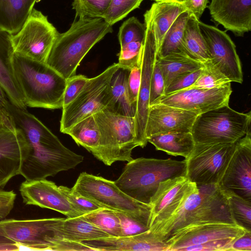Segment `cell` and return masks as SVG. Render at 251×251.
Returning <instances> with one entry per match:
<instances>
[{"label":"cell","mask_w":251,"mask_h":251,"mask_svg":"<svg viewBox=\"0 0 251 251\" xmlns=\"http://www.w3.org/2000/svg\"><path fill=\"white\" fill-rule=\"evenodd\" d=\"M7 109L15 127L23 134L29 150L20 175L25 180L45 179L58 173L75 168L84 157L72 151L61 142L35 116L12 104Z\"/></svg>","instance_id":"obj_1"},{"label":"cell","mask_w":251,"mask_h":251,"mask_svg":"<svg viewBox=\"0 0 251 251\" xmlns=\"http://www.w3.org/2000/svg\"><path fill=\"white\" fill-rule=\"evenodd\" d=\"M113 31L102 18L75 20L69 29L58 34L46 63L67 79L76 75L81 61L98 42Z\"/></svg>","instance_id":"obj_2"},{"label":"cell","mask_w":251,"mask_h":251,"mask_svg":"<svg viewBox=\"0 0 251 251\" xmlns=\"http://www.w3.org/2000/svg\"><path fill=\"white\" fill-rule=\"evenodd\" d=\"M12 64L26 106L62 108L66 79L46 63L14 52Z\"/></svg>","instance_id":"obj_3"},{"label":"cell","mask_w":251,"mask_h":251,"mask_svg":"<svg viewBox=\"0 0 251 251\" xmlns=\"http://www.w3.org/2000/svg\"><path fill=\"white\" fill-rule=\"evenodd\" d=\"M186 173L185 160L140 157L127 162L115 182L130 198L149 205L160 182L186 176Z\"/></svg>","instance_id":"obj_4"},{"label":"cell","mask_w":251,"mask_h":251,"mask_svg":"<svg viewBox=\"0 0 251 251\" xmlns=\"http://www.w3.org/2000/svg\"><path fill=\"white\" fill-rule=\"evenodd\" d=\"M251 112L225 105L198 115L191 133L195 144L235 143L251 130Z\"/></svg>","instance_id":"obj_5"},{"label":"cell","mask_w":251,"mask_h":251,"mask_svg":"<svg viewBox=\"0 0 251 251\" xmlns=\"http://www.w3.org/2000/svg\"><path fill=\"white\" fill-rule=\"evenodd\" d=\"M100 133L98 160L111 166L116 161L133 159L136 140L134 117L119 115L104 109L93 114Z\"/></svg>","instance_id":"obj_6"},{"label":"cell","mask_w":251,"mask_h":251,"mask_svg":"<svg viewBox=\"0 0 251 251\" xmlns=\"http://www.w3.org/2000/svg\"><path fill=\"white\" fill-rule=\"evenodd\" d=\"M246 231L235 224H201L179 229L165 242L168 251H228L233 242Z\"/></svg>","instance_id":"obj_7"},{"label":"cell","mask_w":251,"mask_h":251,"mask_svg":"<svg viewBox=\"0 0 251 251\" xmlns=\"http://www.w3.org/2000/svg\"><path fill=\"white\" fill-rule=\"evenodd\" d=\"M71 189L103 208L128 213L149 227L151 206L127 196L115 181L82 172Z\"/></svg>","instance_id":"obj_8"},{"label":"cell","mask_w":251,"mask_h":251,"mask_svg":"<svg viewBox=\"0 0 251 251\" xmlns=\"http://www.w3.org/2000/svg\"><path fill=\"white\" fill-rule=\"evenodd\" d=\"M119 67L118 63H114L100 74L89 78L75 100L62 108V133L66 134L77 122L107 107L111 99L110 81Z\"/></svg>","instance_id":"obj_9"},{"label":"cell","mask_w":251,"mask_h":251,"mask_svg":"<svg viewBox=\"0 0 251 251\" xmlns=\"http://www.w3.org/2000/svg\"><path fill=\"white\" fill-rule=\"evenodd\" d=\"M235 147V143L195 144L185 158L186 176L197 185L219 183Z\"/></svg>","instance_id":"obj_10"},{"label":"cell","mask_w":251,"mask_h":251,"mask_svg":"<svg viewBox=\"0 0 251 251\" xmlns=\"http://www.w3.org/2000/svg\"><path fill=\"white\" fill-rule=\"evenodd\" d=\"M58 34L47 16L33 8L21 29L12 34L14 52L46 63Z\"/></svg>","instance_id":"obj_11"},{"label":"cell","mask_w":251,"mask_h":251,"mask_svg":"<svg viewBox=\"0 0 251 251\" xmlns=\"http://www.w3.org/2000/svg\"><path fill=\"white\" fill-rule=\"evenodd\" d=\"M60 218L4 219L0 221L3 236L19 246L20 250L55 251L54 226Z\"/></svg>","instance_id":"obj_12"},{"label":"cell","mask_w":251,"mask_h":251,"mask_svg":"<svg viewBox=\"0 0 251 251\" xmlns=\"http://www.w3.org/2000/svg\"><path fill=\"white\" fill-rule=\"evenodd\" d=\"M144 16L146 34L142 51L141 82L134 117L136 140L141 148L145 147L148 143L145 129L150 109L151 81L157 57L156 40L148 10Z\"/></svg>","instance_id":"obj_13"},{"label":"cell","mask_w":251,"mask_h":251,"mask_svg":"<svg viewBox=\"0 0 251 251\" xmlns=\"http://www.w3.org/2000/svg\"><path fill=\"white\" fill-rule=\"evenodd\" d=\"M196 186L186 176L160 182L149 203L150 229L155 233L179 209Z\"/></svg>","instance_id":"obj_14"},{"label":"cell","mask_w":251,"mask_h":251,"mask_svg":"<svg viewBox=\"0 0 251 251\" xmlns=\"http://www.w3.org/2000/svg\"><path fill=\"white\" fill-rule=\"evenodd\" d=\"M209 60L230 82L242 83L243 72L236 46L227 34L217 27L199 21Z\"/></svg>","instance_id":"obj_15"},{"label":"cell","mask_w":251,"mask_h":251,"mask_svg":"<svg viewBox=\"0 0 251 251\" xmlns=\"http://www.w3.org/2000/svg\"><path fill=\"white\" fill-rule=\"evenodd\" d=\"M230 83L211 88L188 87L164 95L153 104L161 103L193 111L199 115L228 104L232 93Z\"/></svg>","instance_id":"obj_16"},{"label":"cell","mask_w":251,"mask_h":251,"mask_svg":"<svg viewBox=\"0 0 251 251\" xmlns=\"http://www.w3.org/2000/svg\"><path fill=\"white\" fill-rule=\"evenodd\" d=\"M218 185L223 191L232 192L251 202V130L235 143L231 158Z\"/></svg>","instance_id":"obj_17"},{"label":"cell","mask_w":251,"mask_h":251,"mask_svg":"<svg viewBox=\"0 0 251 251\" xmlns=\"http://www.w3.org/2000/svg\"><path fill=\"white\" fill-rule=\"evenodd\" d=\"M19 191L25 205L50 209L73 218L83 214L76 210L59 186L45 179L23 182Z\"/></svg>","instance_id":"obj_18"},{"label":"cell","mask_w":251,"mask_h":251,"mask_svg":"<svg viewBox=\"0 0 251 251\" xmlns=\"http://www.w3.org/2000/svg\"><path fill=\"white\" fill-rule=\"evenodd\" d=\"M29 146L21 131L0 126V188L14 176L20 175Z\"/></svg>","instance_id":"obj_19"},{"label":"cell","mask_w":251,"mask_h":251,"mask_svg":"<svg viewBox=\"0 0 251 251\" xmlns=\"http://www.w3.org/2000/svg\"><path fill=\"white\" fill-rule=\"evenodd\" d=\"M198 114L191 111L155 103L150 106L145 129L147 139L169 132H191Z\"/></svg>","instance_id":"obj_20"},{"label":"cell","mask_w":251,"mask_h":251,"mask_svg":"<svg viewBox=\"0 0 251 251\" xmlns=\"http://www.w3.org/2000/svg\"><path fill=\"white\" fill-rule=\"evenodd\" d=\"M212 20L235 35L251 29V0H211L208 6Z\"/></svg>","instance_id":"obj_21"},{"label":"cell","mask_w":251,"mask_h":251,"mask_svg":"<svg viewBox=\"0 0 251 251\" xmlns=\"http://www.w3.org/2000/svg\"><path fill=\"white\" fill-rule=\"evenodd\" d=\"M197 186L201 201L187 226L211 223L235 224L230 212L226 196L218 183Z\"/></svg>","instance_id":"obj_22"},{"label":"cell","mask_w":251,"mask_h":251,"mask_svg":"<svg viewBox=\"0 0 251 251\" xmlns=\"http://www.w3.org/2000/svg\"><path fill=\"white\" fill-rule=\"evenodd\" d=\"M92 251H168V245L150 229L129 236L106 237L81 242Z\"/></svg>","instance_id":"obj_23"},{"label":"cell","mask_w":251,"mask_h":251,"mask_svg":"<svg viewBox=\"0 0 251 251\" xmlns=\"http://www.w3.org/2000/svg\"><path fill=\"white\" fill-rule=\"evenodd\" d=\"M54 233L57 240L75 242L109 237L101 229L79 217L60 218L55 225Z\"/></svg>","instance_id":"obj_24"},{"label":"cell","mask_w":251,"mask_h":251,"mask_svg":"<svg viewBox=\"0 0 251 251\" xmlns=\"http://www.w3.org/2000/svg\"><path fill=\"white\" fill-rule=\"evenodd\" d=\"M39 1L0 0V29L12 35L17 33Z\"/></svg>","instance_id":"obj_25"},{"label":"cell","mask_w":251,"mask_h":251,"mask_svg":"<svg viewBox=\"0 0 251 251\" xmlns=\"http://www.w3.org/2000/svg\"><path fill=\"white\" fill-rule=\"evenodd\" d=\"M130 70L120 67L109 83L111 99L105 109L122 116L134 117L136 109L131 105L127 91V80Z\"/></svg>","instance_id":"obj_26"},{"label":"cell","mask_w":251,"mask_h":251,"mask_svg":"<svg viewBox=\"0 0 251 251\" xmlns=\"http://www.w3.org/2000/svg\"><path fill=\"white\" fill-rule=\"evenodd\" d=\"M186 9L182 4L174 2L155 1L149 12L155 38L157 53L167 31L177 17Z\"/></svg>","instance_id":"obj_27"},{"label":"cell","mask_w":251,"mask_h":251,"mask_svg":"<svg viewBox=\"0 0 251 251\" xmlns=\"http://www.w3.org/2000/svg\"><path fill=\"white\" fill-rule=\"evenodd\" d=\"M201 201V195L196 186L179 209L154 233L166 241L173 232L188 225Z\"/></svg>","instance_id":"obj_28"},{"label":"cell","mask_w":251,"mask_h":251,"mask_svg":"<svg viewBox=\"0 0 251 251\" xmlns=\"http://www.w3.org/2000/svg\"><path fill=\"white\" fill-rule=\"evenodd\" d=\"M157 150L173 156L186 158L195 145L191 132H169L154 135L147 139Z\"/></svg>","instance_id":"obj_29"},{"label":"cell","mask_w":251,"mask_h":251,"mask_svg":"<svg viewBox=\"0 0 251 251\" xmlns=\"http://www.w3.org/2000/svg\"><path fill=\"white\" fill-rule=\"evenodd\" d=\"M199 21L193 14L189 13L182 45L189 57L203 63L209 60V56L205 41L199 27Z\"/></svg>","instance_id":"obj_30"},{"label":"cell","mask_w":251,"mask_h":251,"mask_svg":"<svg viewBox=\"0 0 251 251\" xmlns=\"http://www.w3.org/2000/svg\"><path fill=\"white\" fill-rule=\"evenodd\" d=\"M78 145L84 148L98 159L100 133L93 115L74 125L66 133Z\"/></svg>","instance_id":"obj_31"},{"label":"cell","mask_w":251,"mask_h":251,"mask_svg":"<svg viewBox=\"0 0 251 251\" xmlns=\"http://www.w3.org/2000/svg\"><path fill=\"white\" fill-rule=\"evenodd\" d=\"M164 78L165 89L176 77L185 73L203 68V63L186 56L175 54L163 58H157Z\"/></svg>","instance_id":"obj_32"},{"label":"cell","mask_w":251,"mask_h":251,"mask_svg":"<svg viewBox=\"0 0 251 251\" xmlns=\"http://www.w3.org/2000/svg\"><path fill=\"white\" fill-rule=\"evenodd\" d=\"M189 16V13L186 10L177 17L165 35L157 53V58H163L175 54L188 57L183 48L182 40Z\"/></svg>","instance_id":"obj_33"},{"label":"cell","mask_w":251,"mask_h":251,"mask_svg":"<svg viewBox=\"0 0 251 251\" xmlns=\"http://www.w3.org/2000/svg\"><path fill=\"white\" fill-rule=\"evenodd\" d=\"M79 217L101 229L109 236H121L120 221L113 210L102 208Z\"/></svg>","instance_id":"obj_34"},{"label":"cell","mask_w":251,"mask_h":251,"mask_svg":"<svg viewBox=\"0 0 251 251\" xmlns=\"http://www.w3.org/2000/svg\"><path fill=\"white\" fill-rule=\"evenodd\" d=\"M224 193L235 224L247 231H251V202L232 192Z\"/></svg>","instance_id":"obj_35"},{"label":"cell","mask_w":251,"mask_h":251,"mask_svg":"<svg viewBox=\"0 0 251 251\" xmlns=\"http://www.w3.org/2000/svg\"><path fill=\"white\" fill-rule=\"evenodd\" d=\"M111 0H74L75 20L78 18H103Z\"/></svg>","instance_id":"obj_36"},{"label":"cell","mask_w":251,"mask_h":251,"mask_svg":"<svg viewBox=\"0 0 251 251\" xmlns=\"http://www.w3.org/2000/svg\"><path fill=\"white\" fill-rule=\"evenodd\" d=\"M144 0H111L102 19L109 25L126 17L130 12L138 8Z\"/></svg>","instance_id":"obj_37"},{"label":"cell","mask_w":251,"mask_h":251,"mask_svg":"<svg viewBox=\"0 0 251 251\" xmlns=\"http://www.w3.org/2000/svg\"><path fill=\"white\" fill-rule=\"evenodd\" d=\"M146 34V25L135 17L125 21L119 28L118 36L121 46L127 43L143 42Z\"/></svg>","instance_id":"obj_38"},{"label":"cell","mask_w":251,"mask_h":251,"mask_svg":"<svg viewBox=\"0 0 251 251\" xmlns=\"http://www.w3.org/2000/svg\"><path fill=\"white\" fill-rule=\"evenodd\" d=\"M203 64L202 73L195 82L189 87L211 88L230 82L209 60Z\"/></svg>","instance_id":"obj_39"},{"label":"cell","mask_w":251,"mask_h":251,"mask_svg":"<svg viewBox=\"0 0 251 251\" xmlns=\"http://www.w3.org/2000/svg\"><path fill=\"white\" fill-rule=\"evenodd\" d=\"M143 42H132L121 46L118 63L120 67L131 70L141 65Z\"/></svg>","instance_id":"obj_40"},{"label":"cell","mask_w":251,"mask_h":251,"mask_svg":"<svg viewBox=\"0 0 251 251\" xmlns=\"http://www.w3.org/2000/svg\"><path fill=\"white\" fill-rule=\"evenodd\" d=\"M59 187L72 206L83 215L103 208L71 188L64 186H59Z\"/></svg>","instance_id":"obj_41"},{"label":"cell","mask_w":251,"mask_h":251,"mask_svg":"<svg viewBox=\"0 0 251 251\" xmlns=\"http://www.w3.org/2000/svg\"><path fill=\"white\" fill-rule=\"evenodd\" d=\"M114 212L120 221L121 236L135 235L150 229L147 225L128 213L117 210H114Z\"/></svg>","instance_id":"obj_42"},{"label":"cell","mask_w":251,"mask_h":251,"mask_svg":"<svg viewBox=\"0 0 251 251\" xmlns=\"http://www.w3.org/2000/svg\"><path fill=\"white\" fill-rule=\"evenodd\" d=\"M203 67L181 75L175 78L165 89V94H169L187 88L193 85L203 71Z\"/></svg>","instance_id":"obj_43"},{"label":"cell","mask_w":251,"mask_h":251,"mask_svg":"<svg viewBox=\"0 0 251 251\" xmlns=\"http://www.w3.org/2000/svg\"><path fill=\"white\" fill-rule=\"evenodd\" d=\"M88 79V77L82 75H75L67 79L63 96V107L75 100Z\"/></svg>","instance_id":"obj_44"},{"label":"cell","mask_w":251,"mask_h":251,"mask_svg":"<svg viewBox=\"0 0 251 251\" xmlns=\"http://www.w3.org/2000/svg\"><path fill=\"white\" fill-rule=\"evenodd\" d=\"M165 84L161 70L155 61L151 75L149 105H152L160 97L165 94Z\"/></svg>","instance_id":"obj_45"},{"label":"cell","mask_w":251,"mask_h":251,"mask_svg":"<svg viewBox=\"0 0 251 251\" xmlns=\"http://www.w3.org/2000/svg\"><path fill=\"white\" fill-rule=\"evenodd\" d=\"M141 65L130 70L127 80V91L130 102L136 109L141 82Z\"/></svg>","instance_id":"obj_46"},{"label":"cell","mask_w":251,"mask_h":251,"mask_svg":"<svg viewBox=\"0 0 251 251\" xmlns=\"http://www.w3.org/2000/svg\"><path fill=\"white\" fill-rule=\"evenodd\" d=\"M16 194L0 188V221L7 217L14 207Z\"/></svg>","instance_id":"obj_47"},{"label":"cell","mask_w":251,"mask_h":251,"mask_svg":"<svg viewBox=\"0 0 251 251\" xmlns=\"http://www.w3.org/2000/svg\"><path fill=\"white\" fill-rule=\"evenodd\" d=\"M7 96L0 85V126L14 128L15 126L7 109L8 100Z\"/></svg>","instance_id":"obj_48"},{"label":"cell","mask_w":251,"mask_h":251,"mask_svg":"<svg viewBox=\"0 0 251 251\" xmlns=\"http://www.w3.org/2000/svg\"><path fill=\"white\" fill-rule=\"evenodd\" d=\"M208 0H185L182 4L186 10L193 14L198 20L206 7Z\"/></svg>","instance_id":"obj_49"},{"label":"cell","mask_w":251,"mask_h":251,"mask_svg":"<svg viewBox=\"0 0 251 251\" xmlns=\"http://www.w3.org/2000/svg\"><path fill=\"white\" fill-rule=\"evenodd\" d=\"M228 251H251V231H246L235 240Z\"/></svg>","instance_id":"obj_50"},{"label":"cell","mask_w":251,"mask_h":251,"mask_svg":"<svg viewBox=\"0 0 251 251\" xmlns=\"http://www.w3.org/2000/svg\"><path fill=\"white\" fill-rule=\"evenodd\" d=\"M15 243L3 236L0 231V245Z\"/></svg>","instance_id":"obj_51"},{"label":"cell","mask_w":251,"mask_h":251,"mask_svg":"<svg viewBox=\"0 0 251 251\" xmlns=\"http://www.w3.org/2000/svg\"><path fill=\"white\" fill-rule=\"evenodd\" d=\"M155 1H165V2H174L180 4H183L185 0H152Z\"/></svg>","instance_id":"obj_52"}]
</instances>
